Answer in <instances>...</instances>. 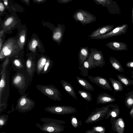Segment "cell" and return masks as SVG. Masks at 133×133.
<instances>
[{
	"label": "cell",
	"instance_id": "83f0119b",
	"mask_svg": "<svg viewBox=\"0 0 133 133\" xmlns=\"http://www.w3.org/2000/svg\"><path fill=\"white\" fill-rule=\"evenodd\" d=\"M9 116L7 114L0 115V129L6 125L8 120Z\"/></svg>",
	"mask_w": 133,
	"mask_h": 133
},
{
	"label": "cell",
	"instance_id": "3957f363",
	"mask_svg": "<svg viewBox=\"0 0 133 133\" xmlns=\"http://www.w3.org/2000/svg\"><path fill=\"white\" fill-rule=\"evenodd\" d=\"M90 53L87 59L89 63V70L95 68L96 67L102 68L105 65V62L102 51L91 48Z\"/></svg>",
	"mask_w": 133,
	"mask_h": 133
},
{
	"label": "cell",
	"instance_id": "7a4b0ae2",
	"mask_svg": "<svg viewBox=\"0 0 133 133\" xmlns=\"http://www.w3.org/2000/svg\"><path fill=\"white\" fill-rule=\"evenodd\" d=\"M10 94L9 79L5 70L1 73L0 82V114L6 109Z\"/></svg>",
	"mask_w": 133,
	"mask_h": 133
},
{
	"label": "cell",
	"instance_id": "7c38bea8",
	"mask_svg": "<svg viewBox=\"0 0 133 133\" xmlns=\"http://www.w3.org/2000/svg\"><path fill=\"white\" fill-rule=\"evenodd\" d=\"M116 100L115 98L112 96L105 92H101L96 98V103L97 105L106 104L114 102Z\"/></svg>",
	"mask_w": 133,
	"mask_h": 133
},
{
	"label": "cell",
	"instance_id": "74e56055",
	"mask_svg": "<svg viewBox=\"0 0 133 133\" xmlns=\"http://www.w3.org/2000/svg\"><path fill=\"white\" fill-rule=\"evenodd\" d=\"M49 64V63L48 62L46 63L44 68V71H46L47 70Z\"/></svg>",
	"mask_w": 133,
	"mask_h": 133
},
{
	"label": "cell",
	"instance_id": "5b68a950",
	"mask_svg": "<svg viewBox=\"0 0 133 133\" xmlns=\"http://www.w3.org/2000/svg\"><path fill=\"white\" fill-rule=\"evenodd\" d=\"M36 88L43 94L51 100L58 101L62 100L61 97L62 96L61 94L58 89L52 84L45 85L37 84Z\"/></svg>",
	"mask_w": 133,
	"mask_h": 133
},
{
	"label": "cell",
	"instance_id": "cb8c5ba5",
	"mask_svg": "<svg viewBox=\"0 0 133 133\" xmlns=\"http://www.w3.org/2000/svg\"><path fill=\"white\" fill-rule=\"evenodd\" d=\"M89 68V63L87 59L82 65L79 66L78 69L81 71L80 74L84 77L88 76V70Z\"/></svg>",
	"mask_w": 133,
	"mask_h": 133
},
{
	"label": "cell",
	"instance_id": "2e32d148",
	"mask_svg": "<svg viewBox=\"0 0 133 133\" xmlns=\"http://www.w3.org/2000/svg\"><path fill=\"white\" fill-rule=\"evenodd\" d=\"M61 83L64 90L71 96L75 99H77V97L74 89L69 82L64 80H61Z\"/></svg>",
	"mask_w": 133,
	"mask_h": 133
},
{
	"label": "cell",
	"instance_id": "484cf974",
	"mask_svg": "<svg viewBox=\"0 0 133 133\" xmlns=\"http://www.w3.org/2000/svg\"><path fill=\"white\" fill-rule=\"evenodd\" d=\"M78 92L79 95L84 99L89 102H91L92 99L91 94L89 92L79 90Z\"/></svg>",
	"mask_w": 133,
	"mask_h": 133
},
{
	"label": "cell",
	"instance_id": "ffe728a7",
	"mask_svg": "<svg viewBox=\"0 0 133 133\" xmlns=\"http://www.w3.org/2000/svg\"><path fill=\"white\" fill-rule=\"evenodd\" d=\"M109 60L112 67L114 69L119 72H124L123 66L117 59L110 56L109 58Z\"/></svg>",
	"mask_w": 133,
	"mask_h": 133
},
{
	"label": "cell",
	"instance_id": "7402d4cb",
	"mask_svg": "<svg viewBox=\"0 0 133 133\" xmlns=\"http://www.w3.org/2000/svg\"><path fill=\"white\" fill-rule=\"evenodd\" d=\"M126 107L129 109L133 106V90L129 92L127 94L124 100Z\"/></svg>",
	"mask_w": 133,
	"mask_h": 133
},
{
	"label": "cell",
	"instance_id": "d6986e66",
	"mask_svg": "<svg viewBox=\"0 0 133 133\" xmlns=\"http://www.w3.org/2000/svg\"><path fill=\"white\" fill-rule=\"evenodd\" d=\"M76 78L78 83L84 89L92 91L94 90L93 87L86 80L78 76L76 77Z\"/></svg>",
	"mask_w": 133,
	"mask_h": 133
},
{
	"label": "cell",
	"instance_id": "e0dca14e",
	"mask_svg": "<svg viewBox=\"0 0 133 133\" xmlns=\"http://www.w3.org/2000/svg\"><path fill=\"white\" fill-rule=\"evenodd\" d=\"M120 113V109L117 104H111V108L104 118L107 119L110 116L111 118H116L118 117Z\"/></svg>",
	"mask_w": 133,
	"mask_h": 133
},
{
	"label": "cell",
	"instance_id": "f6af8a7d",
	"mask_svg": "<svg viewBox=\"0 0 133 133\" xmlns=\"http://www.w3.org/2000/svg\"><path fill=\"white\" fill-rule=\"evenodd\" d=\"M132 75L131 76V77L133 78V71H132Z\"/></svg>",
	"mask_w": 133,
	"mask_h": 133
},
{
	"label": "cell",
	"instance_id": "f546056e",
	"mask_svg": "<svg viewBox=\"0 0 133 133\" xmlns=\"http://www.w3.org/2000/svg\"><path fill=\"white\" fill-rule=\"evenodd\" d=\"M13 19V18L12 17L8 18L4 23L5 25L7 26L9 25L12 22Z\"/></svg>",
	"mask_w": 133,
	"mask_h": 133
},
{
	"label": "cell",
	"instance_id": "f1b7e54d",
	"mask_svg": "<svg viewBox=\"0 0 133 133\" xmlns=\"http://www.w3.org/2000/svg\"><path fill=\"white\" fill-rule=\"evenodd\" d=\"M2 51L4 53V55L5 56L10 55L11 52V51L7 46H4L2 49Z\"/></svg>",
	"mask_w": 133,
	"mask_h": 133
},
{
	"label": "cell",
	"instance_id": "44dd1931",
	"mask_svg": "<svg viewBox=\"0 0 133 133\" xmlns=\"http://www.w3.org/2000/svg\"><path fill=\"white\" fill-rule=\"evenodd\" d=\"M109 79L114 89V92H120L123 90L124 87L120 81L111 77L109 78Z\"/></svg>",
	"mask_w": 133,
	"mask_h": 133
},
{
	"label": "cell",
	"instance_id": "bcb514c9",
	"mask_svg": "<svg viewBox=\"0 0 133 133\" xmlns=\"http://www.w3.org/2000/svg\"><path fill=\"white\" fill-rule=\"evenodd\" d=\"M37 0L38 1H42V0Z\"/></svg>",
	"mask_w": 133,
	"mask_h": 133
},
{
	"label": "cell",
	"instance_id": "8992f818",
	"mask_svg": "<svg viewBox=\"0 0 133 133\" xmlns=\"http://www.w3.org/2000/svg\"><path fill=\"white\" fill-rule=\"evenodd\" d=\"M111 104L102 107L96 108L91 112L85 121L86 124L92 123L101 120L106 115L111 108Z\"/></svg>",
	"mask_w": 133,
	"mask_h": 133
},
{
	"label": "cell",
	"instance_id": "5bb4252c",
	"mask_svg": "<svg viewBox=\"0 0 133 133\" xmlns=\"http://www.w3.org/2000/svg\"><path fill=\"white\" fill-rule=\"evenodd\" d=\"M110 49L116 51L127 50V45L125 43L112 41L109 42L105 44Z\"/></svg>",
	"mask_w": 133,
	"mask_h": 133
},
{
	"label": "cell",
	"instance_id": "603a6c76",
	"mask_svg": "<svg viewBox=\"0 0 133 133\" xmlns=\"http://www.w3.org/2000/svg\"><path fill=\"white\" fill-rule=\"evenodd\" d=\"M117 77L118 80L124 86L128 87L133 85V80L130 79L124 75L118 74Z\"/></svg>",
	"mask_w": 133,
	"mask_h": 133
},
{
	"label": "cell",
	"instance_id": "4316f807",
	"mask_svg": "<svg viewBox=\"0 0 133 133\" xmlns=\"http://www.w3.org/2000/svg\"><path fill=\"white\" fill-rule=\"evenodd\" d=\"M70 118L71 123L75 128H77L79 126H81L82 125L81 121L80 120H78L76 117L72 115Z\"/></svg>",
	"mask_w": 133,
	"mask_h": 133
},
{
	"label": "cell",
	"instance_id": "52a82bcc",
	"mask_svg": "<svg viewBox=\"0 0 133 133\" xmlns=\"http://www.w3.org/2000/svg\"><path fill=\"white\" fill-rule=\"evenodd\" d=\"M30 81L29 78L20 74H17L13 78L11 85L15 88L18 90L21 95L25 93L29 85V82Z\"/></svg>",
	"mask_w": 133,
	"mask_h": 133
},
{
	"label": "cell",
	"instance_id": "1f68e13d",
	"mask_svg": "<svg viewBox=\"0 0 133 133\" xmlns=\"http://www.w3.org/2000/svg\"><path fill=\"white\" fill-rule=\"evenodd\" d=\"M77 17L78 19L80 21H82L84 19V18L82 14L80 12L78 13L77 15Z\"/></svg>",
	"mask_w": 133,
	"mask_h": 133
},
{
	"label": "cell",
	"instance_id": "b9f144b4",
	"mask_svg": "<svg viewBox=\"0 0 133 133\" xmlns=\"http://www.w3.org/2000/svg\"><path fill=\"white\" fill-rule=\"evenodd\" d=\"M132 23L133 24V5L132 13Z\"/></svg>",
	"mask_w": 133,
	"mask_h": 133
},
{
	"label": "cell",
	"instance_id": "60d3db41",
	"mask_svg": "<svg viewBox=\"0 0 133 133\" xmlns=\"http://www.w3.org/2000/svg\"><path fill=\"white\" fill-rule=\"evenodd\" d=\"M4 54L2 51L1 52L0 54V58L1 59L3 58L4 56Z\"/></svg>",
	"mask_w": 133,
	"mask_h": 133
},
{
	"label": "cell",
	"instance_id": "d6a6232c",
	"mask_svg": "<svg viewBox=\"0 0 133 133\" xmlns=\"http://www.w3.org/2000/svg\"><path fill=\"white\" fill-rule=\"evenodd\" d=\"M38 43L37 41L34 40L33 41L31 44V47L32 48L35 49L36 46L38 45Z\"/></svg>",
	"mask_w": 133,
	"mask_h": 133
},
{
	"label": "cell",
	"instance_id": "d590c367",
	"mask_svg": "<svg viewBox=\"0 0 133 133\" xmlns=\"http://www.w3.org/2000/svg\"><path fill=\"white\" fill-rule=\"evenodd\" d=\"M4 9V7L2 3H0V10L1 11H3Z\"/></svg>",
	"mask_w": 133,
	"mask_h": 133
},
{
	"label": "cell",
	"instance_id": "9a60e30c",
	"mask_svg": "<svg viewBox=\"0 0 133 133\" xmlns=\"http://www.w3.org/2000/svg\"><path fill=\"white\" fill-rule=\"evenodd\" d=\"M89 50L87 46L80 48L78 55L79 66L82 65L87 59L89 53Z\"/></svg>",
	"mask_w": 133,
	"mask_h": 133
},
{
	"label": "cell",
	"instance_id": "ac0fdd59",
	"mask_svg": "<svg viewBox=\"0 0 133 133\" xmlns=\"http://www.w3.org/2000/svg\"><path fill=\"white\" fill-rule=\"evenodd\" d=\"M65 28L63 25L60 26L56 29L54 33L53 38L59 44L61 42L63 39Z\"/></svg>",
	"mask_w": 133,
	"mask_h": 133
},
{
	"label": "cell",
	"instance_id": "9c48e42d",
	"mask_svg": "<svg viewBox=\"0 0 133 133\" xmlns=\"http://www.w3.org/2000/svg\"><path fill=\"white\" fill-rule=\"evenodd\" d=\"M128 28V25L127 24L119 25L109 32L97 36L93 38L92 39H103L121 35L127 32Z\"/></svg>",
	"mask_w": 133,
	"mask_h": 133
},
{
	"label": "cell",
	"instance_id": "4fadbf2b",
	"mask_svg": "<svg viewBox=\"0 0 133 133\" xmlns=\"http://www.w3.org/2000/svg\"><path fill=\"white\" fill-rule=\"evenodd\" d=\"M114 27L113 25H107L102 26L92 32L88 36L92 39L93 38L97 36L109 32L113 29Z\"/></svg>",
	"mask_w": 133,
	"mask_h": 133
},
{
	"label": "cell",
	"instance_id": "ba28073f",
	"mask_svg": "<svg viewBox=\"0 0 133 133\" xmlns=\"http://www.w3.org/2000/svg\"><path fill=\"white\" fill-rule=\"evenodd\" d=\"M44 110L49 113L59 115L72 114L77 111L76 109L72 106L60 105L48 107Z\"/></svg>",
	"mask_w": 133,
	"mask_h": 133
},
{
	"label": "cell",
	"instance_id": "d4e9b609",
	"mask_svg": "<svg viewBox=\"0 0 133 133\" xmlns=\"http://www.w3.org/2000/svg\"><path fill=\"white\" fill-rule=\"evenodd\" d=\"M105 128L102 125H98L93 126L91 129L85 131L86 133H104Z\"/></svg>",
	"mask_w": 133,
	"mask_h": 133
},
{
	"label": "cell",
	"instance_id": "f35d334b",
	"mask_svg": "<svg viewBox=\"0 0 133 133\" xmlns=\"http://www.w3.org/2000/svg\"><path fill=\"white\" fill-rule=\"evenodd\" d=\"M21 42L22 43H24L25 41V37L23 36H22L20 38Z\"/></svg>",
	"mask_w": 133,
	"mask_h": 133
},
{
	"label": "cell",
	"instance_id": "30bf717a",
	"mask_svg": "<svg viewBox=\"0 0 133 133\" xmlns=\"http://www.w3.org/2000/svg\"><path fill=\"white\" fill-rule=\"evenodd\" d=\"M88 77L93 83L103 89L111 91L112 90L111 85L106 78L99 76L94 77L89 75L88 76Z\"/></svg>",
	"mask_w": 133,
	"mask_h": 133
},
{
	"label": "cell",
	"instance_id": "7bdbcfd3",
	"mask_svg": "<svg viewBox=\"0 0 133 133\" xmlns=\"http://www.w3.org/2000/svg\"><path fill=\"white\" fill-rule=\"evenodd\" d=\"M2 40H1V38H0V50H1V46H2Z\"/></svg>",
	"mask_w": 133,
	"mask_h": 133
},
{
	"label": "cell",
	"instance_id": "ee69618b",
	"mask_svg": "<svg viewBox=\"0 0 133 133\" xmlns=\"http://www.w3.org/2000/svg\"><path fill=\"white\" fill-rule=\"evenodd\" d=\"M4 3L5 5L6 6L8 4V3L7 2H4Z\"/></svg>",
	"mask_w": 133,
	"mask_h": 133
},
{
	"label": "cell",
	"instance_id": "8fae6325",
	"mask_svg": "<svg viewBox=\"0 0 133 133\" xmlns=\"http://www.w3.org/2000/svg\"><path fill=\"white\" fill-rule=\"evenodd\" d=\"M110 123L112 124L111 129L114 132L117 133H124L125 127V123L121 117L117 118H110Z\"/></svg>",
	"mask_w": 133,
	"mask_h": 133
},
{
	"label": "cell",
	"instance_id": "e575fe53",
	"mask_svg": "<svg viewBox=\"0 0 133 133\" xmlns=\"http://www.w3.org/2000/svg\"><path fill=\"white\" fill-rule=\"evenodd\" d=\"M129 114L131 118H133V106L131 108V109L130 111Z\"/></svg>",
	"mask_w": 133,
	"mask_h": 133
},
{
	"label": "cell",
	"instance_id": "836d02e7",
	"mask_svg": "<svg viewBox=\"0 0 133 133\" xmlns=\"http://www.w3.org/2000/svg\"><path fill=\"white\" fill-rule=\"evenodd\" d=\"M26 64L27 67L28 68H30L31 65V61L30 60H28L26 61Z\"/></svg>",
	"mask_w": 133,
	"mask_h": 133
},
{
	"label": "cell",
	"instance_id": "8d00e7d4",
	"mask_svg": "<svg viewBox=\"0 0 133 133\" xmlns=\"http://www.w3.org/2000/svg\"><path fill=\"white\" fill-rule=\"evenodd\" d=\"M46 60L45 58L43 59L41 62V65L42 66H43L46 64Z\"/></svg>",
	"mask_w": 133,
	"mask_h": 133
},
{
	"label": "cell",
	"instance_id": "ab89813d",
	"mask_svg": "<svg viewBox=\"0 0 133 133\" xmlns=\"http://www.w3.org/2000/svg\"><path fill=\"white\" fill-rule=\"evenodd\" d=\"M14 63L17 66H19L20 65V63L17 60H15L14 61Z\"/></svg>",
	"mask_w": 133,
	"mask_h": 133
},
{
	"label": "cell",
	"instance_id": "4dcf8cb0",
	"mask_svg": "<svg viewBox=\"0 0 133 133\" xmlns=\"http://www.w3.org/2000/svg\"><path fill=\"white\" fill-rule=\"evenodd\" d=\"M126 66L128 68L133 69V61H129L127 63Z\"/></svg>",
	"mask_w": 133,
	"mask_h": 133
},
{
	"label": "cell",
	"instance_id": "7dc6e473",
	"mask_svg": "<svg viewBox=\"0 0 133 133\" xmlns=\"http://www.w3.org/2000/svg\"><path fill=\"white\" fill-rule=\"evenodd\" d=\"M100 0L101 1H105V0Z\"/></svg>",
	"mask_w": 133,
	"mask_h": 133
},
{
	"label": "cell",
	"instance_id": "6da1fadb",
	"mask_svg": "<svg viewBox=\"0 0 133 133\" xmlns=\"http://www.w3.org/2000/svg\"><path fill=\"white\" fill-rule=\"evenodd\" d=\"M40 120L44 123L42 124L37 123L36 125L43 131L60 133L65 130V127L62 124L66 122L63 120L46 117L41 118Z\"/></svg>",
	"mask_w": 133,
	"mask_h": 133
},
{
	"label": "cell",
	"instance_id": "277c9868",
	"mask_svg": "<svg viewBox=\"0 0 133 133\" xmlns=\"http://www.w3.org/2000/svg\"><path fill=\"white\" fill-rule=\"evenodd\" d=\"M29 93H24L18 99L15 109L21 113H26L34 108L35 102L28 97Z\"/></svg>",
	"mask_w": 133,
	"mask_h": 133
}]
</instances>
